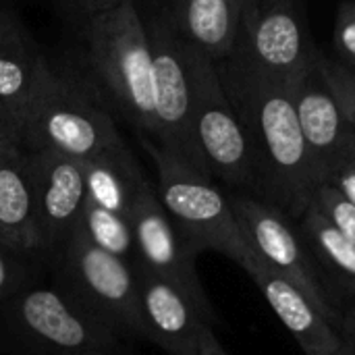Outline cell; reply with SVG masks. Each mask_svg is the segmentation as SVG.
<instances>
[{
  "label": "cell",
  "mask_w": 355,
  "mask_h": 355,
  "mask_svg": "<svg viewBox=\"0 0 355 355\" xmlns=\"http://www.w3.org/2000/svg\"><path fill=\"white\" fill-rule=\"evenodd\" d=\"M248 0H175L168 23L214 62L233 54Z\"/></svg>",
  "instance_id": "cell-18"
},
{
  "label": "cell",
  "mask_w": 355,
  "mask_h": 355,
  "mask_svg": "<svg viewBox=\"0 0 355 355\" xmlns=\"http://www.w3.org/2000/svg\"><path fill=\"white\" fill-rule=\"evenodd\" d=\"M87 58L114 108L141 139L154 141V56L133 0L85 17Z\"/></svg>",
  "instance_id": "cell-2"
},
{
  "label": "cell",
  "mask_w": 355,
  "mask_h": 355,
  "mask_svg": "<svg viewBox=\"0 0 355 355\" xmlns=\"http://www.w3.org/2000/svg\"><path fill=\"white\" fill-rule=\"evenodd\" d=\"M312 206H316L352 243H355V206L337 187L322 183L312 198Z\"/></svg>",
  "instance_id": "cell-22"
},
{
  "label": "cell",
  "mask_w": 355,
  "mask_h": 355,
  "mask_svg": "<svg viewBox=\"0 0 355 355\" xmlns=\"http://www.w3.org/2000/svg\"><path fill=\"white\" fill-rule=\"evenodd\" d=\"M339 333H341L343 345L355 355V293L349 297L347 304L341 306Z\"/></svg>",
  "instance_id": "cell-27"
},
{
  "label": "cell",
  "mask_w": 355,
  "mask_h": 355,
  "mask_svg": "<svg viewBox=\"0 0 355 355\" xmlns=\"http://www.w3.org/2000/svg\"><path fill=\"white\" fill-rule=\"evenodd\" d=\"M200 355H229L227 349L220 345V341L216 339L214 331L208 329L202 337V345H200Z\"/></svg>",
  "instance_id": "cell-30"
},
{
  "label": "cell",
  "mask_w": 355,
  "mask_h": 355,
  "mask_svg": "<svg viewBox=\"0 0 355 355\" xmlns=\"http://www.w3.org/2000/svg\"><path fill=\"white\" fill-rule=\"evenodd\" d=\"M233 52L291 87L318 54L310 44L302 0H248Z\"/></svg>",
  "instance_id": "cell-9"
},
{
  "label": "cell",
  "mask_w": 355,
  "mask_h": 355,
  "mask_svg": "<svg viewBox=\"0 0 355 355\" xmlns=\"http://www.w3.org/2000/svg\"><path fill=\"white\" fill-rule=\"evenodd\" d=\"M260 289L277 318L291 333L306 355H337L343 347L337 324L287 277L266 266L256 254L243 268Z\"/></svg>",
  "instance_id": "cell-15"
},
{
  "label": "cell",
  "mask_w": 355,
  "mask_h": 355,
  "mask_svg": "<svg viewBox=\"0 0 355 355\" xmlns=\"http://www.w3.org/2000/svg\"><path fill=\"white\" fill-rule=\"evenodd\" d=\"M119 144H123V137L110 112L83 81L79 83L50 67L25 114L21 146L87 160Z\"/></svg>",
  "instance_id": "cell-5"
},
{
  "label": "cell",
  "mask_w": 355,
  "mask_h": 355,
  "mask_svg": "<svg viewBox=\"0 0 355 355\" xmlns=\"http://www.w3.org/2000/svg\"><path fill=\"white\" fill-rule=\"evenodd\" d=\"M191 79V127L204 173L258 196V171L245 127L237 116L216 62L183 40Z\"/></svg>",
  "instance_id": "cell-4"
},
{
  "label": "cell",
  "mask_w": 355,
  "mask_h": 355,
  "mask_svg": "<svg viewBox=\"0 0 355 355\" xmlns=\"http://www.w3.org/2000/svg\"><path fill=\"white\" fill-rule=\"evenodd\" d=\"M154 56V144L204 171L191 127V79L183 50V37L166 17L148 23Z\"/></svg>",
  "instance_id": "cell-10"
},
{
  "label": "cell",
  "mask_w": 355,
  "mask_h": 355,
  "mask_svg": "<svg viewBox=\"0 0 355 355\" xmlns=\"http://www.w3.org/2000/svg\"><path fill=\"white\" fill-rule=\"evenodd\" d=\"M42 248L60 250L79 227L85 202V173L77 158L52 150H27Z\"/></svg>",
  "instance_id": "cell-11"
},
{
  "label": "cell",
  "mask_w": 355,
  "mask_h": 355,
  "mask_svg": "<svg viewBox=\"0 0 355 355\" xmlns=\"http://www.w3.org/2000/svg\"><path fill=\"white\" fill-rule=\"evenodd\" d=\"M322 69L324 75L331 83V87L337 94V100L343 108V114L355 133V69L347 64L331 62L322 58Z\"/></svg>",
  "instance_id": "cell-23"
},
{
  "label": "cell",
  "mask_w": 355,
  "mask_h": 355,
  "mask_svg": "<svg viewBox=\"0 0 355 355\" xmlns=\"http://www.w3.org/2000/svg\"><path fill=\"white\" fill-rule=\"evenodd\" d=\"M354 4H355V2H354Z\"/></svg>",
  "instance_id": "cell-34"
},
{
  "label": "cell",
  "mask_w": 355,
  "mask_h": 355,
  "mask_svg": "<svg viewBox=\"0 0 355 355\" xmlns=\"http://www.w3.org/2000/svg\"><path fill=\"white\" fill-rule=\"evenodd\" d=\"M85 173L87 200L129 218L137 189L146 181L139 164L127 144L112 146L87 160H81Z\"/></svg>",
  "instance_id": "cell-19"
},
{
  "label": "cell",
  "mask_w": 355,
  "mask_h": 355,
  "mask_svg": "<svg viewBox=\"0 0 355 355\" xmlns=\"http://www.w3.org/2000/svg\"><path fill=\"white\" fill-rule=\"evenodd\" d=\"M71 2L75 4L77 10L83 12V17H89V15H94V12L112 8V6L121 4L123 0H71Z\"/></svg>",
  "instance_id": "cell-29"
},
{
  "label": "cell",
  "mask_w": 355,
  "mask_h": 355,
  "mask_svg": "<svg viewBox=\"0 0 355 355\" xmlns=\"http://www.w3.org/2000/svg\"><path fill=\"white\" fill-rule=\"evenodd\" d=\"M79 227L98 248H102L135 266L137 252H135L131 220L127 216L106 210V208L94 204L92 200H87L81 220H79Z\"/></svg>",
  "instance_id": "cell-21"
},
{
  "label": "cell",
  "mask_w": 355,
  "mask_h": 355,
  "mask_svg": "<svg viewBox=\"0 0 355 355\" xmlns=\"http://www.w3.org/2000/svg\"><path fill=\"white\" fill-rule=\"evenodd\" d=\"M129 220L137 252L135 266L173 281L210 308L208 293L196 270V256L181 239L177 227L173 225L168 212L164 210L156 189L148 183V179L137 189Z\"/></svg>",
  "instance_id": "cell-12"
},
{
  "label": "cell",
  "mask_w": 355,
  "mask_h": 355,
  "mask_svg": "<svg viewBox=\"0 0 355 355\" xmlns=\"http://www.w3.org/2000/svg\"><path fill=\"white\" fill-rule=\"evenodd\" d=\"M337 355H354V354H352V352H349V349H347V347L343 345V347H341V349L337 352Z\"/></svg>",
  "instance_id": "cell-32"
},
{
  "label": "cell",
  "mask_w": 355,
  "mask_h": 355,
  "mask_svg": "<svg viewBox=\"0 0 355 355\" xmlns=\"http://www.w3.org/2000/svg\"><path fill=\"white\" fill-rule=\"evenodd\" d=\"M241 119L258 171V196L300 218L312 204L322 177L300 127L289 85L233 52L216 62Z\"/></svg>",
  "instance_id": "cell-1"
},
{
  "label": "cell",
  "mask_w": 355,
  "mask_h": 355,
  "mask_svg": "<svg viewBox=\"0 0 355 355\" xmlns=\"http://www.w3.org/2000/svg\"><path fill=\"white\" fill-rule=\"evenodd\" d=\"M327 183L337 187L355 206V160L349 150L343 146L335 162L327 173Z\"/></svg>",
  "instance_id": "cell-24"
},
{
  "label": "cell",
  "mask_w": 355,
  "mask_h": 355,
  "mask_svg": "<svg viewBox=\"0 0 355 355\" xmlns=\"http://www.w3.org/2000/svg\"><path fill=\"white\" fill-rule=\"evenodd\" d=\"M60 289L116 333L146 337L135 266L98 248L81 227L58 250Z\"/></svg>",
  "instance_id": "cell-6"
},
{
  "label": "cell",
  "mask_w": 355,
  "mask_h": 355,
  "mask_svg": "<svg viewBox=\"0 0 355 355\" xmlns=\"http://www.w3.org/2000/svg\"><path fill=\"white\" fill-rule=\"evenodd\" d=\"M6 141L21 144V123L6 106L0 104V144Z\"/></svg>",
  "instance_id": "cell-28"
},
{
  "label": "cell",
  "mask_w": 355,
  "mask_h": 355,
  "mask_svg": "<svg viewBox=\"0 0 355 355\" xmlns=\"http://www.w3.org/2000/svg\"><path fill=\"white\" fill-rule=\"evenodd\" d=\"M229 198L252 252L266 266L306 291L339 329L341 304L320 272L300 225L293 223L295 218L275 204L250 193H235Z\"/></svg>",
  "instance_id": "cell-7"
},
{
  "label": "cell",
  "mask_w": 355,
  "mask_h": 355,
  "mask_svg": "<svg viewBox=\"0 0 355 355\" xmlns=\"http://www.w3.org/2000/svg\"><path fill=\"white\" fill-rule=\"evenodd\" d=\"M144 146L156 164V193L189 252L193 256L206 250L218 252L245 268L254 252L231 206V198L223 193L210 175L183 158L150 139H144Z\"/></svg>",
  "instance_id": "cell-3"
},
{
  "label": "cell",
  "mask_w": 355,
  "mask_h": 355,
  "mask_svg": "<svg viewBox=\"0 0 355 355\" xmlns=\"http://www.w3.org/2000/svg\"><path fill=\"white\" fill-rule=\"evenodd\" d=\"M304 239L320 268L333 281H339L349 293H355V243H352L316 206L297 218Z\"/></svg>",
  "instance_id": "cell-20"
},
{
  "label": "cell",
  "mask_w": 355,
  "mask_h": 355,
  "mask_svg": "<svg viewBox=\"0 0 355 355\" xmlns=\"http://www.w3.org/2000/svg\"><path fill=\"white\" fill-rule=\"evenodd\" d=\"M10 327L27 345L50 355H108L116 331L87 312L62 289H33L19 295Z\"/></svg>",
  "instance_id": "cell-8"
},
{
  "label": "cell",
  "mask_w": 355,
  "mask_h": 355,
  "mask_svg": "<svg viewBox=\"0 0 355 355\" xmlns=\"http://www.w3.org/2000/svg\"><path fill=\"white\" fill-rule=\"evenodd\" d=\"M335 46L347 60V67L355 69V4L341 8L335 25Z\"/></svg>",
  "instance_id": "cell-25"
},
{
  "label": "cell",
  "mask_w": 355,
  "mask_h": 355,
  "mask_svg": "<svg viewBox=\"0 0 355 355\" xmlns=\"http://www.w3.org/2000/svg\"><path fill=\"white\" fill-rule=\"evenodd\" d=\"M289 92L314 164L322 183H327V173L345 146L352 129L337 94L324 75L322 56L316 54L312 58V62L291 83Z\"/></svg>",
  "instance_id": "cell-14"
},
{
  "label": "cell",
  "mask_w": 355,
  "mask_h": 355,
  "mask_svg": "<svg viewBox=\"0 0 355 355\" xmlns=\"http://www.w3.org/2000/svg\"><path fill=\"white\" fill-rule=\"evenodd\" d=\"M349 129H352V127H349ZM345 148L349 150V154L354 156V160H355V133L354 131L349 133V137H347V141H345Z\"/></svg>",
  "instance_id": "cell-31"
},
{
  "label": "cell",
  "mask_w": 355,
  "mask_h": 355,
  "mask_svg": "<svg viewBox=\"0 0 355 355\" xmlns=\"http://www.w3.org/2000/svg\"><path fill=\"white\" fill-rule=\"evenodd\" d=\"M50 69L40 46L8 8H0V104L6 106L21 123Z\"/></svg>",
  "instance_id": "cell-16"
},
{
  "label": "cell",
  "mask_w": 355,
  "mask_h": 355,
  "mask_svg": "<svg viewBox=\"0 0 355 355\" xmlns=\"http://www.w3.org/2000/svg\"><path fill=\"white\" fill-rule=\"evenodd\" d=\"M0 243L15 252L42 248L27 150L17 141L0 144Z\"/></svg>",
  "instance_id": "cell-17"
},
{
  "label": "cell",
  "mask_w": 355,
  "mask_h": 355,
  "mask_svg": "<svg viewBox=\"0 0 355 355\" xmlns=\"http://www.w3.org/2000/svg\"><path fill=\"white\" fill-rule=\"evenodd\" d=\"M2 2H4V0H0V8H2Z\"/></svg>",
  "instance_id": "cell-33"
},
{
  "label": "cell",
  "mask_w": 355,
  "mask_h": 355,
  "mask_svg": "<svg viewBox=\"0 0 355 355\" xmlns=\"http://www.w3.org/2000/svg\"><path fill=\"white\" fill-rule=\"evenodd\" d=\"M15 250L0 243V300L12 295L23 279V270L21 264L15 260Z\"/></svg>",
  "instance_id": "cell-26"
},
{
  "label": "cell",
  "mask_w": 355,
  "mask_h": 355,
  "mask_svg": "<svg viewBox=\"0 0 355 355\" xmlns=\"http://www.w3.org/2000/svg\"><path fill=\"white\" fill-rule=\"evenodd\" d=\"M146 339L168 355H200L202 337L212 329V308L198 302L183 287L135 266Z\"/></svg>",
  "instance_id": "cell-13"
}]
</instances>
